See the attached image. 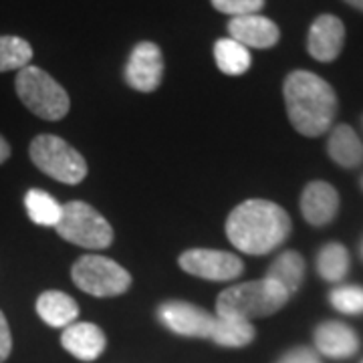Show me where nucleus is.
Returning a JSON list of instances; mask_svg holds the SVG:
<instances>
[{"mask_svg": "<svg viewBox=\"0 0 363 363\" xmlns=\"http://www.w3.org/2000/svg\"><path fill=\"white\" fill-rule=\"evenodd\" d=\"M339 194L327 182L315 180L305 186L301 194V212L303 218L311 226H325L337 216Z\"/></svg>", "mask_w": 363, "mask_h": 363, "instance_id": "ddd939ff", "label": "nucleus"}, {"mask_svg": "<svg viewBox=\"0 0 363 363\" xmlns=\"http://www.w3.org/2000/svg\"><path fill=\"white\" fill-rule=\"evenodd\" d=\"M291 295L279 283L271 279L248 281L240 285L224 289L216 298L218 317H238V319H259L281 311Z\"/></svg>", "mask_w": 363, "mask_h": 363, "instance_id": "7ed1b4c3", "label": "nucleus"}, {"mask_svg": "<svg viewBox=\"0 0 363 363\" xmlns=\"http://www.w3.org/2000/svg\"><path fill=\"white\" fill-rule=\"evenodd\" d=\"M291 218L285 208L271 200L252 198L234 208L226 220V236L247 255H267L281 247L291 234Z\"/></svg>", "mask_w": 363, "mask_h": 363, "instance_id": "f257e3e1", "label": "nucleus"}, {"mask_svg": "<svg viewBox=\"0 0 363 363\" xmlns=\"http://www.w3.org/2000/svg\"><path fill=\"white\" fill-rule=\"evenodd\" d=\"M123 77L131 89L152 93L160 87L164 77V55L156 43L143 40L131 51Z\"/></svg>", "mask_w": 363, "mask_h": 363, "instance_id": "9d476101", "label": "nucleus"}, {"mask_svg": "<svg viewBox=\"0 0 363 363\" xmlns=\"http://www.w3.org/2000/svg\"><path fill=\"white\" fill-rule=\"evenodd\" d=\"M61 238L77 247L89 248V250H101L111 247L113 242V228L105 220L93 206L87 202H67L63 206L61 220L55 226Z\"/></svg>", "mask_w": 363, "mask_h": 363, "instance_id": "423d86ee", "label": "nucleus"}, {"mask_svg": "<svg viewBox=\"0 0 363 363\" xmlns=\"http://www.w3.org/2000/svg\"><path fill=\"white\" fill-rule=\"evenodd\" d=\"M212 6L222 14L236 16H248V14H259L264 6V0H212Z\"/></svg>", "mask_w": 363, "mask_h": 363, "instance_id": "393cba45", "label": "nucleus"}, {"mask_svg": "<svg viewBox=\"0 0 363 363\" xmlns=\"http://www.w3.org/2000/svg\"><path fill=\"white\" fill-rule=\"evenodd\" d=\"M61 343L81 362H95L107 347L105 333L95 323H73L65 327Z\"/></svg>", "mask_w": 363, "mask_h": 363, "instance_id": "2eb2a0df", "label": "nucleus"}, {"mask_svg": "<svg viewBox=\"0 0 363 363\" xmlns=\"http://www.w3.org/2000/svg\"><path fill=\"white\" fill-rule=\"evenodd\" d=\"M25 206L26 212H28V218L39 226L55 228L61 220V214H63V206L49 192L39 190V188H33L26 192Z\"/></svg>", "mask_w": 363, "mask_h": 363, "instance_id": "412c9836", "label": "nucleus"}, {"mask_svg": "<svg viewBox=\"0 0 363 363\" xmlns=\"http://www.w3.org/2000/svg\"><path fill=\"white\" fill-rule=\"evenodd\" d=\"M180 269L206 281H233L245 271V262L233 252L212 248H190L180 255Z\"/></svg>", "mask_w": 363, "mask_h": 363, "instance_id": "6e6552de", "label": "nucleus"}, {"mask_svg": "<svg viewBox=\"0 0 363 363\" xmlns=\"http://www.w3.org/2000/svg\"><path fill=\"white\" fill-rule=\"evenodd\" d=\"M362 125H363V117H362Z\"/></svg>", "mask_w": 363, "mask_h": 363, "instance_id": "7c9ffc66", "label": "nucleus"}, {"mask_svg": "<svg viewBox=\"0 0 363 363\" xmlns=\"http://www.w3.org/2000/svg\"><path fill=\"white\" fill-rule=\"evenodd\" d=\"M30 160L37 168L61 184H81L87 176V162L63 138L51 133L37 135L28 147Z\"/></svg>", "mask_w": 363, "mask_h": 363, "instance_id": "39448f33", "label": "nucleus"}, {"mask_svg": "<svg viewBox=\"0 0 363 363\" xmlns=\"http://www.w3.org/2000/svg\"><path fill=\"white\" fill-rule=\"evenodd\" d=\"M157 319L172 333L182 337L210 339L216 315L186 301H166L157 307Z\"/></svg>", "mask_w": 363, "mask_h": 363, "instance_id": "1a4fd4ad", "label": "nucleus"}, {"mask_svg": "<svg viewBox=\"0 0 363 363\" xmlns=\"http://www.w3.org/2000/svg\"><path fill=\"white\" fill-rule=\"evenodd\" d=\"M317 271L329 283L341 281L350 271V252L341 242L325 245L317 255Z\"/></svg>", "mask_w": 363, "mask_h": 363, "instance_id": "4be33fe9", "label": "nucleus"}, {"mask_svg": "<svg viewBox=\"0 0 363 363\" xmlns=\"http://www.w3.org/2000/svg\"><path fill=\"white\" fill-rule=\"evenodd\" d=\"M73 283L93 297H117L131 286V274L119 262L99 255H85L71 269Z\"/></svg>", "mask_w": 363, "mask_h": 363, "instance_id": "0eeeda50", "label": "nucleus"}, {"mask_svg": "<svg viewBox=\"0 0 363 363\" xmlns=\"http://www.w3.org/2000/svg\"><path fill=\"white\" fill-rule=\"evenodd\" d=\"M230 39L245 45L247 49H271L281 39V30L277 23L262 14L236 16L228 23Z\"/></svg>", "mask_w": 363, "mask_h": 363, "instance_id": "f8f14e48", "label": "nucleus"}, {"mask_svg": "<svg viewBox=\"0 0 363 363\" xmlns=\"http://www.w3.org/2000/svg\"><path fill=\"white\" fill-rule=\"evenodd\" d=\"M37 313L49 327H69L79 317V305L63 291H45L37 298Z\"/></svg>", "mask_w": 363, "mask_h": 363, "instance_id": "dca6fc26", "label": "nucleus"}, {"mask_svg": "<svg viewBox=\"0 0 363 363\" xmlns=\"http://www.w3.org/2000/svg\"><path fill=\"white\" fill-rule=\"evenodd\" d=\"M327 154L341 168H357L363 164V143L353 128L341 123L337 128H333L329 135Z\"/></svg>", "mask_w": 363, "mask_h": 363, "instance_id": "f3484780", "label": "nucleus"}, {"mask_svg": "<svg viewBox=\"0 0 363 363\" xmlns=\"http://www.w3.org/2000/svg\"><path fill=\"white\" fill-rule=\"evenodd\" d=\"M11 157V143L0 135V164H4Z\"/></svg>", "mask_w": 363, "mask_h": 363, "instance_id": "cd10ccee", "label": "nucleus"}, {"mask_svg": "<svg viewBox=\"0 0 363 363\" xmlns=\"http://www.w3.org/2000/svg\"><path fill=\"white\" fill-rule=\"evenodd\" d=\"M345 45V25L333 14H321L313 21L307 37V51L319 63L335 61Z\"/></svg>", "mask_w": 363, "mask_h": 363, "instance_id": "9b49d317", "label": "nucleus"}, {"mask_svg": "<svg viewBox=\"0 0 363 363\" xmlns=\"http://www.w3.org/2000/svg\"><path fill=\"white\" fill-rule=\"evenodd\" d=\"M13 351V335H11V327L4 317V313L0 311V363L6 362L9 355Z\"/></svg>", "mask_w": 363, "mask_h": 363, "instance_id": "bb28decb", "label": "nucleus"}, {"mask_svg": "<svg viewBox=\"0 0 363 363\" xmlns=\"http://www.w3.org/2000/svg\"><path fill=\"white\" fill-rule=\"evenodd\" d=\"M16 95L28 111L45 121L63 119L71 107L67 91L40 67L28 65L18 71Z\"/></svg>", "mask_w": 363, "mask_h": 363, "instance_id": "20e7f679", "label": "nucleus"}, {"mask_svg": "<svg viewBox=\"0 0 363 363\" xmlns=\"http://www.w3.org/2000/svg\"><path fill=\"white\" fill-rule=\"evenodd\" d=\"M315 347L331 359H347L359 350V337L350 325L325 321L315 329Z\"/></svg>", "mask_w": 363, "mask_h": 363, "instance_id": "4468645a", "label": "nucleus"}, {"mask_svg": "<svg viewBox=\"0 0 363 363\" xmlns=\"http://www.w3.org/2000/svg\"><path fill=\"white\" fill-rule=\"evenodd\" d=\"M362 252H363V248H362Z\"/></svg>", "mask_w": 363, "mask_h": 363, "instance_id": "2f4dec72", "label": "nucleus"}, {"mask_svg": "<svg viewBox=\"0 0 363 363\" xmlns=\"http://www.w3.org/2000/svg\"><path fill=\"white\" fill-rule=\"evenodd\" d=\"M214 61L224 75H245L250 65L252 57L245 45L236 43L234 39H220L214 45Z\"/></svg>", "mask_w": 363, "mask_h": 363, "instance_id": "aec40b11", "label": "nucleus"}, {"mask_svg": "<svg viewBox=\"0 0 363 363\" xmlns=\"http://www.w3.org/2000/svg\"><path fill=\"white\" fill-rule=\"evenodd\" d=\"M331 305L341 313H347V315H359L363 313V289L362 286L347 285V286H337L331 291L329 295Z\"/></svg>", "mask_w": 363, "mask_h": 363, "instance_id": "b1692460", "label": "nucleus"}, {"mask_svg": "<svg viewBox=\"0 0 363 363\" xmlns=\"http://www.w3.org/2000/svg\"><path fill=\"white\" fill-rule=\"evenodd\" d=\"M285 105L293 128L307 138L323 135L337 116V95L323 77L311 71L289 73L283 85Z\"/></svg>", "mask_w": 363, "mask_h": 363, "instance_id": "f03ea898", "label": "nucleus"}, {"mask_svg": "<svg viewBox=\"0 0 363 363\" xmlns=\"http://www.w3.org/2000/svg\"><path fill=\"white\" fill-rule=\"evenodd\" d=\"M362 188H363V178H362Z\"/></svg>", "mask_w": 363, "mask_h": 363, "instance_id": "c756f323", "label": "nucleus"}, {"mask_svg": "<svg viewBox=\"0 0 363 363\" xmlns=\"http://www.w3.org/2000/svg\"><path fill=\"white\" fill-rule=\"evenodd\" d=\"M277 363H321V359L309 347H295V350L286 351Z\"/></svg>", "mask_w": 363, "mask_h": 363, "instance_id": "a878e982", "label": "nucleus"}, {"mask_svg": "<svg viewBox=\"0 0 363 363\" xmlns=\"http://www.w3.org/2000/svg\"><path fill=\"white\" fill-rule=\"evenodd\" d=\"M33 47L28 40L13 35H0V73L21 71L30 65Z\"/></svg>", "mask_w": 363, "mask_h": 363, "instance_id": "5701e85b", "label": "nucleus"}, {"mask_svg": "<svg viewBox=\"0 0 363 363\" xmlns=\"http://www.w3.org/2000/svg\"><path fill=\"white\" fill-rule=\"evenodd\" d=\"M210 339L220 347H245L255 339V327L247 319L216 315V323Z\"/></svg>", "mask_w": 363, "mask_h": 363, "instance_id": "6ab92c4d", "label": "nucleus"}, {"mask_svg": "<svg viewBox=\"0 0 363 363\" xmlns=\"http://www.w3.org/2000/svg\"><path fill=\"white\" fill-rule=\"evenodd\" d=\"M267 279L279 283L289 295L297 293L305 279V259L295 250H286L272 262L267 272Z\"/></svg>", "mask_w": 363, "mask_h": 363, "instance_id": "a211bd4d", "label": "nucleus"}, {"mask_svg": "<svg viewBox=\"0 0 363 363\" xmlns=\"http://www.w3.org/2000/svg\"><path fill=\"white\" fill-rule=\"evenodd\" d=\"M343 2H347V4H350V6H353L355 11L363 13V0H343Z\"/></svg>", "mask_w": 363, "mask_h": 363, "instance_id": "c85d7f7f", "label": "nucleus"}]
</instances>
